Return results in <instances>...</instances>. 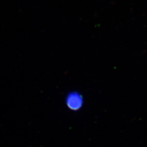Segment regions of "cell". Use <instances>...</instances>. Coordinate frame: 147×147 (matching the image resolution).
Returning <instances> with one entry per match:
<instances>
[{
	"mask_svg": "<svg viewBox=\"0 0 147 147\" xmlns=\"http://www.w3.org/2000/svg\"><path fill=\"white\" fill-rule=\"evenodd\" d=\"M68 107L72 109H77L82 105V98L77 94H72L68 96L67 100Z\"/></svg>",
	"mask_w": 147,
	"mask_h": 147,
	"instance_id": "6da1fadb",
	"label": "cell"
}]
</instances>
